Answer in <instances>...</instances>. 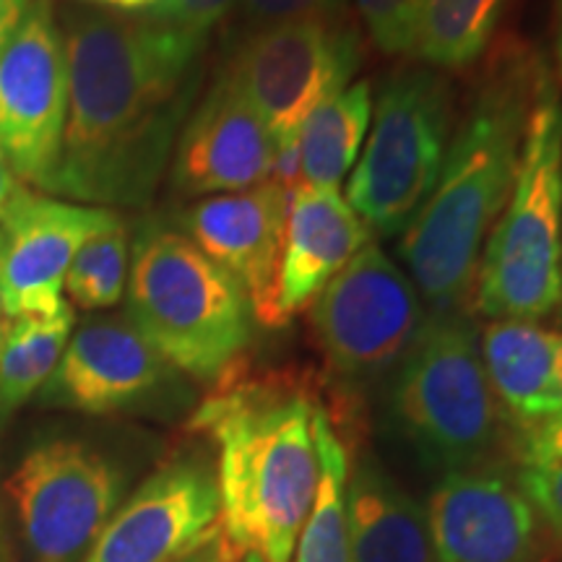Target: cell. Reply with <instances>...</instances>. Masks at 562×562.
Listing matches in <instances>:
<instances>
[{
    "instance_id": "1",
    "label": "cell",
    "mask_w": 562,
    "mask_h": 562,
    "mask_svg": "<svg viewBox=\"0 0 562 562\" xmlns=\"http://www.w3.org/2000/svg\"><path fill=\"white\" fill-rule=\"evenodd\" d=\"M68 115L47 193L87 206H144L193 112L201 53L151 16L76 5L60 16Z\"/></svg>"
},
{
    "instance_id": "2",
    "label": "cell",
    "mask_w": 562,
    "mask_h": 562,
    "mask_svg": "<svg viewBox=\"0 0 562 562\" xmlns=\"http://www.w3.org/2000/svg\"><path fill=\"white\" fill-rule=\"evenodd\" d=\"M544 68L542 55L521 40L492 45L438 186L404 232V263L430 313L463 311L472 297L484 240L516 182Z\"/></svg>"
},
{
    "instance_id": "3",
    "label": "cell",
    "mask_w": 562,
    "mask_h": 562,
    "mask_svg": "<svg viewBox=\"0 0 562 562\" xmlns=\"http://www.w3.org/2000/svg\"><path fill=\"white\" fill-rule=\"evenodd\" d=\"M318 404L292 375L232 370L195 412L193 427L216 446L220 539L229 562L243 554L292 560L321 480Z\"/></svg>"
},
{
    "instance_id": "4",
    "label": "cell",
    "mask_w": 562,
    "mask_h": 562,
    "mask_svg": "<svg viewBox=\"0 0 562 562\" xmlns=\"http://www.w3.org/2000/svg\"><path fill=\"white\" fill-rule=\"evenodd\" d=\"M128 321L170 368L220 383L252 336L248 294L178 227L151 222L133 243Z\"/></svg>"
},
{
    "instance_id": "5",
    "label": "cell",
    "mask_w": 562,
    "mask_h": 562,
    "mask_svg": "<svg viewBox=\"0 0 562 562\" xmlns=\"http://www.w3.org/2000/svg\"><path fill=\"white\" fill-rule=\"evenodd\" d=\"M562 97L550 66L539 79L521 165L476 266L472 302L490 321L539 323L560 302Z\"/></svg>"
},
{
    "instance_id": "6",
    "label": "cell",
    "mask_w": 562,
    "mask_h": 562,
    "mask_svg": "<svg viewBox=\"0 0 562 562\" xmlns=\"http://www.w3.org/2000/svg\"><path fill=\"white\" fill-rule=\"evenodd\" d=\"M453 136V91L435 68L393 70L378 91L347 203L370 232L404 235L435 186Z\"/></svg>"
},
{
    "instance_id": "7",
    "label": "cell",
    "mask_w": 562,
    "mask_h": 562,
    "mask_svg": "<svg viewBox=\"0 0 562 562\" xmlns=\"http://www.w3.org/2000/svg\"><path fill=\"white\" fill-rule=\"evenodd\" d=\"M393 417L446 472L480 467L490 453L497 402L480 334L463 311L427 315L393 385Z\"/></svg>"
},
{
    "instance_id": "8",
    "label": "cell",
    "mask_w": 562,
    "mask_h": 562,
    "mask_svg": "<svg viewBox=\"0 0 562 562\" xmlns=\"http://www.w3.org/2000/svg\"><path fill=\"white\" fill-rule=\"evenodd\" d=\"M360 66L362 34L341 13H334L256 26L232 55L227 76L279 146L297 138L307 115L347 89Z\"/></svg>"
},
{
    "instance_id": "9",
    "label": "cell",
    "mask_w": 562,
    "mask_h": 562,
    "mask_svg": "<svg viewBox=\"0 0 562 562\" xmlns=\"http://www.w3.org/2000/svg\"><path fill=\"white\" fill-rule=\"evenodd\" d=\"M427 321L414 281L378 245H364L311 305V326L328 368L372 381L406 351Z\"/></svg>"
},
{
    "instance_id": "10",
    "label": "cell",
    "mask_w": 562,
    "mask_h": 562,
    "mask_svg": "<svg viewBox=\"0 0 562 562\" xmlns=\"http://www.w3.org/2000/svg\"><path fill=\"white\" fill-rule=\"evenodd\" d=\"M34 562H81L117 510L123 476L94 448L53 440L5 482Z\"/></svg>"
},
{
    "instance_id": "11",
    "label": "cell",
    "mask_w": 562,
    "mask_h": 562,
    "mask_svg": "<svg viewBox=\"0 0 562 562\" xmlns=\"http://www.w3.org/2000/svg\"><path fill=\"white\" fill-rule=\"evenodd\" d=\"M68 115V60L53 0H32L0 47V151L24 186L47 191Z\"/></svg>"
},
{
    "instance_id": "12",
    "label": "cell",
    "mask_w": 562,
    "mask_h": 562,
    "mask_svg": "<svg viewBox=\"0 0 562 562\" xmlns=\"http://www.w3.org/2000/svg\"><path fill=\"white\" fill-rule=\"evenodd\" d=\"M115 209L26 191L0 222V311L9 318L60 313L66 273L91 237L121 227Z\"/></svg>"
},
{
    "instance_id": "13",
    "label": "cell",
    "mask_w": 562,
    "mask_h": 562,
    "mask_svg": "<svg viewBox=\"0 0 562 562\" xmlns=\"http://www.w3.org/2000/svg\"><path fill=\"white\" fill-rule=\"evenodd\" d=\"M220 533L216 472L201 459H178L112 513L81 562H180Z\"/></svg>"
},
{
    "instance_id": "14",
    "label": "cell",
    "mask_w": 562,
    "mask_h": 562,
    "mask_svg": "<svg viewBox=\"0 0 562 562\" xmlns=\"http://www.w3.org/2000/svg\"><path fill=\"white\" fill-rule=\"evenodd\" d=\"M427 524L438 562H544V524L516 480L495 467L446 472Z\"/></svg>"
},
{
    "instance_id": "15",
    "label": "cell",
    "mask_w": 562,
    "mask_h": 562,
    "mask_svg": "<svg viewBox=\"0 0 562 562\" xmlns=\"http://www.w3.org/2000/svg\"><path fill=\"white\" fill-rule=\"evenodd\" d=\"M290 193L277 182L201 199L178 216V229L222 266L248 294L252 321L284 328L279 315V271L284 256Z\"/></svg>"
},
{
    "instance_id": "16",
    "label": "cell",
    "mask_w": 562,
    "mask_h": 562,
    "mask_svg": "<svg viewBox=\"0 0 562 562\" xmlns=\"http://www.w3.org/2000/svg\"><path fill=\"white\" fill-rule=\"evenodd\" d=\"M273 151L271 131L224 70L182 125L172 186L193 199L248 191L269 182Z\"/></svg>"
},
{
    "instance_id": "17",
    "label": "cell",
    "mask_w": 562,
    "mask_h": 562,
    "mask_svg": "<svg viewBox=\"0 0 562 562\" xmlns=\"http://www.w3.org/2000/svg\"><path fill=\"white\" fill-rule=\"evenodd\" d=\"M170 364L128 318L91 321L70 336L47 381V402L110 414L144 402L165 383Z\"/></svg>"
},
{
    "instance_id": "18",
    "label": "cell",
    "mask_w": 562,
    "mask_h": 562,
    "mask_svg": "<svg viewBox=\"0 0 562 562\" xmlns=\"http://www.w3.org/2000/svg\"><path fill=\"white\" fill-rule=\"evenodd\" d=\"M370 243V227L339 191L300 186L290 193L279 271V315L284 326L307 311L323 286Z\"/></svg>"
},
{
    "instance_id": "19",
    "label": "cell",
    "mask_w": 562,
    "mask_h": 562,
    "mask_svg": "<svg viewBox=\"0 0 562 562\" xmlns=\"http://www.w3.org/2000/svg\"><path fill=\"white\" fill-rule=\"evenodd\" d=\"M480 341L495 402L518 430L562 414V328L492 321Z\"/></svg>"
},
{
    "instance_id": "20",
    "label": "cell",
    "mask_w": 562,
    "mask_h": 562,
    "mask_svg": "<svg viewBox=\"0 0 562 562\" xmlns=\"http://www.w3.org/2000/svg\"><path fill=\"white\" fill-rule=\"evenodd\" d=\"M347 521L355 562H438L427 510L378 463L349 469Z\"/></svg>"
},
{
    "instance_id": "21",
    "label": "cell",
    "mask_w": 562,
    "mask_h": 562,
    "mask_svg": "<svg viewBox=\"0 0 562 562\" xmlns=\"http://www.w3.org/2000/svg\"><path fill=\"white\" fill-rule=\"evenodd\" d=\"M372 123V89L355 81L321 102L300 128L302 186L339 191L357 165Z\"/></svg>"
},
{
    "instance_id": "22",
    "label": "cell",
    "mask_w": 562,
    "mask_h": 562,
    "mask_svg": "<svg viewBox=\"0 0 562 562\" xmlns=\"http://www.w3.org/2000/svg\"><path fill=\"white\" fill-rule=\"evenodd\" d=\"M510 0H422L412 53L435 70L474 66L492 47Z\"/></svg>"
},
{
    "instance_id": "23",
    "label": "cell",
    "mask_w": 562,
    "mask_h": 562,
    "mask_svg": "<svg viewBox=\"0 0 562 562\" xmlns=\"http://www.w3.org/2000/svg\"><path fill=\"white\" fill-rule=\"evenodd\" d=\"M315 448H318L321 480L313 508L297 537L294 562H355L347 521L349 456L328 412H315Z\"/></svg>"
},
{
    "instance_id": "24",
    "label": "cell",
    "mask_w": 562,
    "mask_h": 562,
    "mask_svg": "<svg viewBox=\"0 0 562 562\" xmlns=\"http://www.w3.org/2000/svg\"><path fill=\"white\" fill-rule=\"evenodd\" d=\"M74 323L76 313L70 305L47 318H11L0 349V417H9L24 406L50 381L74 336Z\"/></svg>"
},
{
    "instance_id": "25",
    "label": "cell",
    "mask_w": 562,
    "mask_h": 562,
    "mask_svg": "<svg viewBox=\"0 0 562 562\" xmlns=\"http://www.w3.org/2000/svg\"><path fill=\"white\" fill-rule=\"evenodd\" d=\"M513 480L562 544V414L521 430Z\"/></svg>"
},
{
    "instance_id": "26",
    "label": "cell",
    "mask_w": 562,
    "mask_h": 562,
    "mask_svg": "<svg viewBox=\"0 0 562 562\" xmlns=\"http://www.w3.org/2000/svg\"><path fill=\"white\" fill-rule=\"evenodd\" d=\"M131 273V245L125 224L91 237L76 252L66 273V292L83 311H104L123 300Z\"/></svg>"
},
{
    "instance_id": "27",
    "label": "cell",
    "mask_w": 562,
    "mask_h": 562,
    "mask_svg": "<svg viewBox=\"0 0 562 562\" xmlns=\"http://www.w3.org/2000/svg\"><path fill=\"white\" fill-rule=\"evenodd\" d=\"M419 5L422 0H357L364 32L385 55L412 53Z\"/></svg>"
},
{
    "instance_id": "28",
    "label": "cell",
    "mask_w": 562,
    "mask_h": 562,
    "mask_svg": "<svg viewBox=\"0 0 562 562\" xmlns=\"http://www.w3.org/2000/svg\"><path fill=\"white\" fill-rule=\"evenodd\" d=\"M232 5H235V0H167L146 16L157 19L161 24L188 34V37L206 42L209 32L227 16Z\"/></svg>"
},
{
    "instance_id": "29",
    "label": "cell",
    "mask_w": 562,
    "mask_h": 562,
    "mask_svg": "<svg viewBox=\"0 0 562 562\" xmlns=\"http://www.w3.org/2000/svg\"><path fill=\"white\" fill-rule=\"evenodd\" d=\"M245 19L256 26L284 24V21L321 19L341 13L344 0H240Z\"/></svg>"
},
{
    "instance_id": "30",
    "label": "cell",
    "mask_w": 562,
    "mask_h": 562,
    "mask_svg": "<svg viewBox=\"0 0 562 562\" xmlns=\"http://www.w3.org/2000/svg\"><path fill=\"white\" fill-rule=\"evenodd\" d=\"M271 182L284 188L286 193H294L302 186V159H300V140H286L279 144L271 161Z\"/></svg>"
},
{
    "instance_id": "31",
    "label": "cell",
    "mask_w": 562,
    "mask_h": 562,
    "mask_svg": "<svg viewBox=\"0 0 562 562\" xmlns=\"http://www.w3.org/2000/svg\"><path fill=\"white\" fill-rule=\"evenodd\" d=\"M26 191H30V186H24V182L19 180L11 161L5 159L3 151H0V222L11 214L13 206L24 199Z\"/></svg>"
},
{
    "instance_id": "32",
    "label": "cell",
    "mask_w": 562,
    "mask_h": 562,
    "mask_svg": "<svg viewBox=\"0 0 562 562\" xmlns=\"http://www.w3.org/2000/svg\"><path fill=\"white\" fill-rule=\"evenodd\" d=\"M74 3L115 13H131V16H146V13L157 11L161 3H167V0H74Z\"/></svg>"
},
{
    "instance_id": "33",
    "label": "cell",
    "mask_w": 562,
    "mask_h": 562,
    "mask_svg": "<svg viewBox=\"0 0 562 562\" xmlns=\"http://www.w3.org/2000/svg\"><path fill=\"white\" fill-rule=\"evenodd\" d=\"M30 5L32 0H0V47L11 37V32L16 30V24Z\"/></svg>"
},
{
    "instance_id": "34",
    "label": "cell",
    "mask_w": 562,
    "mask_h": 562,
    "mask_svg": "<svg viewBox=\"0 0 562 562\" xmlns=\"http://www.w3.org/2000/svg\"><path fill=\"white\" fill-rule=\"evenodd\" d=\"M180 562H229V558H227V552H224L222 539L216 537L214 542H209L206 547H201L199 552L188 554V558H182Z\"/></svg>"
},
{
    "instance_id": "35",
    "label": "cell",
    "mask_w": 562,
    "mask_h": 562,
    "mask_svg": "<svg viewBox=\"0 0 562 562\" xmlns=\"http://www.w3.org/2000/svg\"><path fill=\"white\" fill-rule=\"evenodd\" d=\"M554 60H558V76L562 79V0H554Z\"/></svg>"
},
{
    "instance_id": "36",
    "label": "cell",
    "mask_w": 562,
    "mask_h": 562,
    "mask_svg": "<svg viewBox=\"0 0 562 562\" xmlns=\"http://www.w3.org/2000/svg\"><path fill=\"white\" fill-rule=\"evenodd\" d=\"M0 562H11V544H9V537H5L3 510H0Z\"/></svg>"
},
{
    "instance_id": "37",
    "label": "cell",
    "mask_w": 562,
    "mask_h": 562,
    "mask_svg": "<svg viewBox=\"0 0 562 562\" xmlns=\"http://www.w3.org/2000/svg\"><path fill=\"white\" fill-rule=\"evenodd\" d=\"M554 315H558V321L562 326V237H560V302H558V311H554Z\"/></svg>"
},
{
    "instance_id": "38",
    "label": "cell",
    "mask_w": 562,
    "mask_h": 562,
    "mask_svg": "<svg viewBox=\"0 0 562 562\" xmlns=\"http://www.w3.org/2000/svg\"><path fill=\"white\" fill-rule=\"evenodd\" d=\"M3 336H5V323H3V311H0V349H3Z\"/></svg>"
},
{
    "instance_id": "39",
    "label": "cell",
    "mask_w": 562,
    "mask_h": 562,
    "mask_svg": "<svg viewBox=\"0 0 562 562\" xmlns=\"http://www.w3.org/2000/svg\"><path fill=\"white\" fill-rule=\"evenodd\" d=\"M237 562H263V560L258 558V554H243V558L237 560Z\"/></svg>"
},
{
    "instance_id": "40",
    "label": "cell",
    "mask_w": 562,
    "mask_h": 562,
    "mask_svg": "<svg viewBox=\"0 0 562 562\" xmlns=\"http://www.w3.org/2000/svg\"><path fill=\"white\" fill-rule=\"evenodd\" d=\"M0 245H3V229H0Z\"/></svg>"
}]
</instances>
